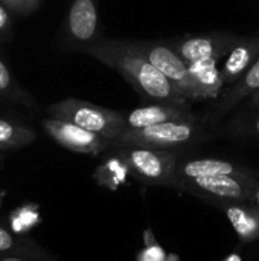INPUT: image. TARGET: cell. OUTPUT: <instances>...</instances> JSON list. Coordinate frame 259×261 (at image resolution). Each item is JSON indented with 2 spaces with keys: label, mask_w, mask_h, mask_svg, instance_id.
I'll list each match as a JSON object with an SVG mask.
<instances>
[{
  "label": "cell",
  "mask_w": 259,
  "mask_h": 261,
  "mask_svg": "<svg viewBox=\"0 0 259 261\" xmlns=\"http://www.w3.org/2000/svg\"><path fill=\"white\" fill-rule=\"evenodd\" d=\"M85 54L124 76L143 102L189 106V101L134 46L133 40L102 38L99 43L87 49Z\"/></svg>",
  "instance_id": "obj_1"
},
{
  "label": "cell",
  "mask_w": 259,
  "mask_h": 261,
  "mask_svg": "<svg viewBox=\"0 0 259 261\" xmlns=\"http://www.w3.org/2000/svg\"><path fill=\"white\" fill-rule=\"evenodd\" d=\"M209 127L203 118L195 121H169L143 128L125 130L114 141L111 148L142 147L157 150H180L208 139Z\"/></svg>",
  "instance_id": "obj_2"
},
{
  "label": "cell",
  "mask_w": 259,
  "mask_h": 261,
  "mask_svg": "<svg viewBox=\"0 0 259 261\" xmlns=\"http://www.w3.org/2000/svg\"><path fill=\"white\" fill-rule=\"evenodd\" d=\"M49 118L73 122L85 130L114 141L124 132L122 110L107 109L78 98H66L46 109Z\"/></svg>",
  "instance_id": "obj_3"
},
{
  "label": "cell",
  "mask_w": 259,
  "mask_h": 261,
  "mask_svg": "<svg viewBox=\"0 0 259 261\" xmlns=\"http://www.w3.org/2000/svg\"><path fill=\"white\" fill-rule=\"evenodd\" d=\"M128 173L145 185L171 188L180 154L177 150H157L142 147L114 148Z\"/></svg>",
  "instance_id": "obj_4"
},
{
  "label": "cell",
  "mask_w": 259,
  "mask_h": 261,
  "mask_svg": "<svg viewBox=\"0 0 259 261\" xmlns=\"http://www.w3.org/2000/svg\"><path fill=\"white\" fill-rule=\"evenodd\" d=\"M258 184V176H206L177 180L172 190L192 194L217 206L226 202H249Z\"/></svg>",
  "instance_id": "obj_5"
},
{
  "label": "cell",
  "mask_w": 259,
  "mask_h": 261,
  "mask_svg": "<svg viewBox=\"0 0 259 261\" xmlns=\"http://www.w3.org/2000/svg\"><path fill=\"white\" fill-rule=\"evenodd\" d=\"M134 46L172 83V86L189 101H200L198 89L189 72V64L169 44V41H136Z\"/></svg>",
  "instance_id": "obj_6"
},
{
  "label": "cell",
  "mask_w": 259,
  "mask_h": 261,
  "mask_svg": "<svg viewBox=\"0 0 259 261\" xmlns=\"http://www.w3.org/2000/svg\"><path fill=\"white\" fill-rule=\"evenodd\" d=\"M102 38L98 0H73L64 23V41L69 50L85 54Z\"/></svg>",
  "instance_id": "obj_7"
},
{
  "label": "cell",
  "mask_w": 259,
  "mask_h": 261,
  "mask_svg": "<svg viewBox=\"0 0 259 261\" xmlns=\"http://www.w3.org/2000/svg\"><path fill=\"white\" fill-rule=\"evenodd\" d=\"M41 125L44 132L61 147L79 153V154H90L98 156L111 150L113 141L104 138L98 133L85 130L73 122L55 119V118H44L41 119Z\"/></svg>",
  "instance_id": "obj_8"
},
{
  "label": "cell",
  "mask_w": 259,
  "mask_h": 261,
  "mask_svg": "<svg viewBox=\"0 0 259 261\" xmlns=\"http://www.w3.org/2000/svg\"><path fill=\"white\" fill-rule=\"evenodd\" d=\"M240 37L241 35L234 32H209L200 35H185L179 40L169 41V44L188 64L203 60L220 61L221 58H226Z\"/></svg>",
  "instance_id": "obj_9"
},
{
  "label": "cell",
  "mask_w": 259,
  "mask_h": 261,
  "mask_svg": "<svg viewBox=\"0 0 259 261\" xmlns=\"http://www.w3.org/2000/svg\"><path fill=\"white\" fill-rule=\"evenodd\" d=\"M124 132L143 128L169 121H195L200 119L189 106L169 104V102H150L131 110H122Z\"/></svg>",
  "instance_id": "obj_10"
},
{
  "label": "cell",
  "mask_w": 259,
  "mask_h": 261,
  "mask_svg": "<svg viewBox=\"0 0 259 261\" xmlns=\"http://www.w3.org/2000/svg\"><path fill=\"white\" fill-rule=\"evenodd\" d=\"M256 90H259V58L237 83H234L215 101L214 106H211V109H208V113L203 116V122L209 128L217 127L241 101H244L247 96H252Z\"/></svg>",
  "instance_id": "obj_11"
},
{
  "label": "cell",
  "mask_w": 259,
  "mask_h": 261,
  "mask_svg": "<svg viewBox=\"0 0 259 261\" xmlns=\"http://www.w3.org/2000/svg\"><path fill=\"white\" fill-rule=\"evenodd\" d=\"M206 176H258L250 168L240 165L237 162L218 158H195V159H182L177 164L174 182L194 179V177H206ZM171 185V188H172Z\"/></svg>",
  "instance_id": "obj_12"
},
{
  "label": "cell",
  "mask_w": 259,
  "mask_h": 261,
  "mask_svg": "<svg viewBox=\"0 0 259 261\" xmlns=\"http://www.w3.org/2000/svg\"><path fill=\"white\" fill-rule=\"evenodd\" d=\"M259 58V35H241L226 55L221 73L226 86L237 83Z\"/></svg>",
  "instance_id": "obj_13"
},
{
  "label": "cell",
  "mask_w": 259,
  "mask_h": 261,
  "mask_svg": "<svg viewBox=\"0 0 259 261\" xmlns=\"http://www.w3.org/2000/svg\"><path fill=\"white\" fill-rule=\"evenodd\" d=\"M223 210L234 231L243 243L259 240V208L247 202H226L217 205Z\"/></svg>",
  "instance_id": "obj_14"
},
{
  "label": "cell",
  "mask_w": 259,
  "mask_h": 261,
  "mask_svg": "<svg viewBox=\"0 0 259 261\" xmlns=\"http://www.w3.org/2000/svg\"><path fill=\"white\" fill-rule=\"evenodd\" d=\"M218 60H203L189 64V72L198 89L200 101L218 99L226 87L223 73L218 69Z\"/></svg>",
  "instance_id": "obj_15"
},
{
  "label": "cell",
  "mask_w": 259,
  "mask_h": 261,
  "mask_svg": "<svg viewBox=\"0 0 259 261\" xmlns=\"http://www.w3.org/2000/svg\"><path fill=\"white\" fill-rule=\"evenodd\" d=\"M35 139L37 133L31 127L11 119H0V150L21 148Z\"/></svg>",
  "instance_id": "obj_16"
},
{
  "label": "cell",
  "mask_w": 259,
  "mask_h": 261,
  "mask_svg": "<svg viewBox=\"0 0 259 261\" xmlns=\"http://www.w3.org/2000/svg\"><path fill=\"white\" fill-rule=\"evenodd\" d=\"M223 132L232 138L259 139V112L244 109L238 112L223 128Z\"/></svg>",
  "instance_id": "obj_17"
},
{
  "label": "cell",
  "mask_w": 259,
  "mask_h": 261,
  "mask_svg": "<svg viewBox=\"0 0 259 261\" xmlns=\"http://www.w3.org/2000/svg\"><path fill=\"white\" fill-rule=\"evenodd\" d=\"M0 255H20L34 261H44L47 257L31 242L14 237L0 226Z\"/></svg>",
  "instance_id": "obj_18"
},
{
  "label": "cell",
  "mask_w": 259,
  "mask_h": 261,
  "mask_svg": "<svg viewBox=\"0 0 259 261\" xmlns=\"http://www.w3.org/2000/svg\"><path fill=\"white\" fill-rule=\"evenodd\" d=\"M111 156H108L101 167L95 171V179L98 184L108 187V188H116L121 182L125 180V176L130 174L127 165L118 154L114 148H111Z\"/></svg>",
  "instance_id": "obj_19"
},
{
  "label": "cell",
  "mask_w": 259,
  "mask_h": 261,
  "mask_svg": "<svg viewBox=\"0 0 259 261\" xmlns=\"http://www.w3.org/2000/svg\"><path fill=\"white\" fill-rule=\"evenodd\" d=\"M0 96L14 99V101H21L24 104H31V96L14 81L9 67L0 60Z\"/></svg>",
  "instance_id": "obj_20"
},
{
  "label": "cell",
  "mask_w": 259,
  "mask_h": 261,
  "mask_svg": "<svg viewBox=\"0 0 259 261\" xmlns=\"http://www.w3.org/2000/svg\"><path fill=\"white\" fill-rule=\"evenodd\" d=\"M137 261H179L176 255H166L165 251L157 245L151 229L145 231V248L137 255Z\"/></svg>",
  "instance_id": "obj_21"
},
{
  "label": "cell",
  "mask_w": 259,
  "mask_h": 261,
  "mask_svg": "<svg viewBox=\"0 0 259 261\" xmlns=\"http://www.w3.org/2000/svg\"><path fill=\"white\" fill-rule=\"evenodd\" d=\"M11 12L15 14H31L38 9L41 0H0Z\"/></svg>",
  "instance_id": "obj_22"
},
{
  "label": "cell",
  "mask_w": 259,
  "mask_h": 261,
  "mask_svg": "<svg viewBox=\"0 0 259 261\" xmlns=\"http://www.w3.org/2000/svg\"><path fill=\"white\" fill-rule=\"evenodd\" d=\"M11 23H12V20H11V11L3 3H0V35L9 34Z\"/></svg>",
  "instance_id": "obj_23"
},
{
  "label": "cell",
  "mask_w": 259,
  "mask_h": 261,
  "mask_svg": "<svg viewBox=\"0 0 259 261\" xmlns=\"http://www.w3.org/2000/svg\"><path fill=\"white\" fill-rule=\"evenodd\" d=\"M247 109H249V110H258L259 112V90H256V92L250 96L249 104H247Z\"/></svg>",
  "instance_id": "obj_24"
},
{
  "label": "cell",
  "mask_w": 259,
  "mask_h": 261,
  "mask_svg": "<svg viewBox=\"0 0 259 261\" xmlns=\"http://www.w3.org/2000/svg\"><path fill=\"white\" fill-rule=\"evenodd\" d=\"M247 203H250V205H253V206H258L259 208V184H258V187L255 188L253 194L250 196V199H249V202H247Z\"/></svg>",
  "instance_id": "obj_25"
},
{
  "label": "cell",
  "mask_w": 259,
  "mask_h": 261,
  "mask_svg": "<svg viewBox=\"0 0 259 261\" xmlns=\"http://www.w3.org/2000/svg\"><path fill=\"white\" fill-rule=\"evenodd\" d=\"M0 261H31L26 257H20V255H0Z\"/></svg>",
  "instance_id": "obj_26"
},
{
  "label": "cell",
  "mask_w": 259,
  "mask_h": 261,
  "mask_svg": "<svg viewBox=\"0 0 259 261\" xmlns=\"http://www.w3.org/2000/svg\"><path fill=\"white\" fill-rule=\"evenodd\" d=\"M223 261H243V258L238 254H232V255H229L227 258H224Z\"/></svg>",
  "instance_id": "obj_27"
},
{
  "label": "cell",
  "mask_w": 259,
  "mask_h": 261,
  "mask_svg": "<svg viewBox=\"0 0 259 261\" xmlns=\"http://www.w3.org/2000/svg\"><path fill=\"white\" fill-rule=\"evenodd\" d=\"M3 196H5V193H3V191H0V205H2V199H3Z\"/></svg>",
  "instance_id": "obj_28"
}]
</instances>
